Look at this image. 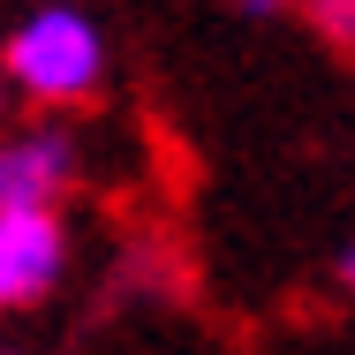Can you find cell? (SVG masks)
I'll return each instance as SVG.
<instances>
[{"label":"cell","instance_id":"1","mask_svg":"<svg viewBox=\"0 0 355 355\" xmlns=\"http://www.w3.org/2000/svg\"><path fill=\"white\" fill-rule=\"evenodd\" d=\"M106 69H114V46H106L98 15L76 8V0H46V8H31V15L8 31V46H0V76H8V91L31 98V106H46V114H61V106H91V98L106 91Z\"/></svg>","mask_w":355,"mask_h":355},{"label":"cell","instance_id":"2","mask_svg":"<svg viewBox=\"0 0 355 355\" xmlns=\"http://www.w3.org/2000/svg\"><path fill=\"white\" fill-rule=\"evenodd\" d=\"M69 280L61 205H0V310H31Z\"/></svg>","mask_w":355,"mask_h":355},{"label":"cell","instance_id":"3","mask_svg":"<svg viewBox=\"0 0 355 355\" xmlns=\"http://www.w3.org/2000/svg\"><path fill=\"white\" fill-rule=\"evenodd\" d=\"M83 174V151L69 129H8L0 137V205H61Z\"/></svg>","mask_w":355,"mask_h":355},{"label":"cell","instance_id":"4","mask_svg":"<svg viewBox=\"0 0 355 355\" xmlns=\"http://www.w3.org/2000/svg\"><path fill=\"white\" fill-rule=\"evenodd\" d=\"M302 8H310V23L333 53H355V0H302Z\"/></svg>","mask_w":355,"mask_h":355},{"label":"cell","instance_id":"5","mask_svg":"<svg viewBox=\"0 0 355 355\" xmlns=\"http://www.w3.org/2000/svg\"><path fill=\"white\" fill-rule=\"evenodd\" d=\"M333 280H340V287H348V295H355V242H348V250H340V265H333Z\"/></svg>","mask_w":355,"mask_h":355},{"label":"cell","instance_id":"6","mask_svg":"<svg viewBox=\"0 0 355 355\" xmlns=\"http://www.w3.org/2000/svg\"><path fill=\"white\" fill-rule=\"evenodd\" d=\"M250 8H295V0H250Z\"/></svg>","mask_w":355,"mask_h":355},{"label":"cell","instance_id":"7","mask_svg":"<svg viewBox=\"0 0 355 355\" xmlns=\"http://www.w3.org/2000/svg\"><path fill=\"white\" fill-rule=\"evenodd\" d=\"M0 114H8V76H0Z\"/></svg>","mask_w":355,"mask_h":355},{"label":"cell","instance_id":"8","mask_svg":"<svg viewBox=\"0 0 355 355\" xmlns=\"http://www.w3.org/2000/svg\"><path fill=\"white\" fill-rule=\"evenodd\" d=\"M0 355H15V348H8V340H0Z\"/></svg>","mask_w":355,"mask_h":355}]
</instances>
